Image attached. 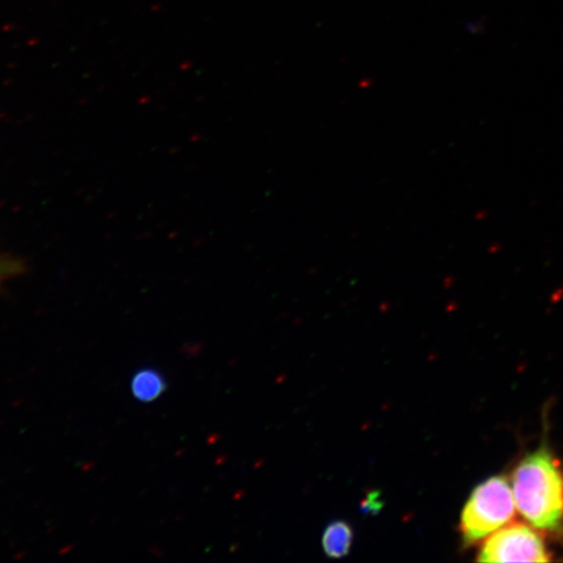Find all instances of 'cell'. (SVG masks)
<instances>
[{"label": "cell", "mask_w": 563, "mask_h": 563, "mask_svg": "<svg viewBox=\"0 0 563 563\" xmlns=\"http://www.w3.org/2000/svg\"><path fill=\"white\" fill-rule=\"evenodd\" d=\"M352 543H354V531L343 520L330 523L325 531H323L322 549L329 559L340 560L346 558L351 551Z\"/></svg>", "instance_id": "4"}, {"label": "cell", "mask_w": 563, "mask_h": 563, "mask_svg": "<svg viewBox=\"0 0 563 563\" xmlns=\"http://www.w3.org/2000/svg\"><path fill=\"white\" fill-rule=\"evenodd\" d=\"M478 562H549L552 561L544 540L526 525L499 528L485 541Z\"/></svg>", "instance_id": "3"}, {"label": "cell", "mask_w": 563, "mask_h": 563, "mask_svg": "<svg viewBox=\"0 0 563 563\" xmlns=\"http://www.w3.org/2000/svg\"><path fill=\"white\" fill-rule=\"evenodd\" d=\"M514 493L504 475L492 476L471 493L461 516V537L464 547H473L490 537L516 517Z\"/></svg>", "instance_id": "2"}, {"label": "cell", "mask_w": 563, "mask_h": 563, "mask_svg": "<svg viewBox=\"0 0 563 563\" xmlns=\"http://www.w3.org/2000/svg\"><path fill=\"white\" fill-rule=\"evenodd\" d=\"M517 510L539 531L563 530V474L560 463L545 445L528 454L511 476Z\"/></svg>", "instance_id": "1"}, {"label": "cell", "mask_w": 563, "mask_h": 563, "mask_svg": "<svg viewBox=\"0 0 563 563\" xmlns=\"http://www.w3.org/2000/svg\"><path fill=\"white\" fill-rule=\"evenodd\" d=\"M131 389L141 402L151 404L166 391L167 383L158 371L145 368L133 376Z\"/></svg>", "instance_id": "5"}]
</instances>
